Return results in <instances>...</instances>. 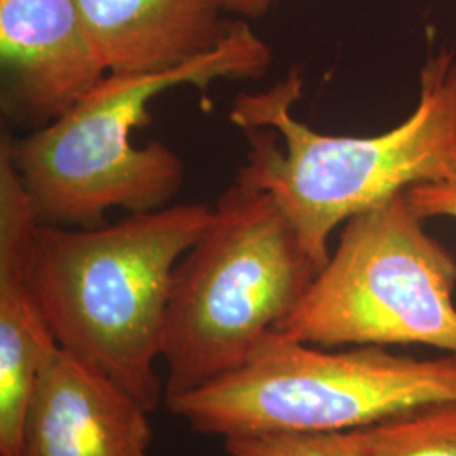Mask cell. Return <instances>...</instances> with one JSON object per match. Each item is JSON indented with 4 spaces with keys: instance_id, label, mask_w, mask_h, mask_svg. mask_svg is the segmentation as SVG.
<instances>
[{
    "instance_id": "cell-1",
    "label": "cell",
    "mask_w": 456,
    "mask_h": 456,
    "mask_svg": "<svg viewBox=\"0 0 456 456\" xmlns=\"http://www.w3.org/2000/svg\"><path fill=\"white\" fill-rule=\"evenodd\" d=\"M301 90L293 69L267 90L239 94L228 117L248 146L237 183L276 201L322 271L340 224L412 186L456 181V51L424 63L418 109L372 137L313 131L293 114Z\"/></svg>"
},
{
    "instance_id": "cell-2",
    "label": "cell",
    "mask_w": 456,
    "mask_h": 456,
    "mask_svg": "<svg viewBox=\"0 0 456 456\" xmlns=\"http://www.w3.org/2000/svg\"><path fill=\"white\" fill-rule=\"evenodd\" d=\"M269 46L245 20H233L216 48L158 73H109L68 114L22 137L4 135L41 224L95 228L114 208L144 213L169 207L184 184V163L163 142L134 146L151 120L149 103L184 85L205 92L216 80H257Z\"/></svg>"
},
{
    "instance_id": "cell-3",
    "label": "cell",
    "mask_w": 456,
    "mask_h": 456,
    "mask_svg": "<svg viewBox=\"0 0 456 456\" xmlns=\"http://www.w3.org/2000/svg\"><path fill=\"white\" fill-rule=\"evenodd\" d=\"M212 215L205 205H173L95 228L39 224L36 232L34 286L56 342L151 412L164 397L156 362L173 276Z\"/></svg>"
},
{
    "instance_id": "cell-4",
    "label": "cell",
    "mask_w": 456,
    "mask_h": 456,
    "mask_svg": "<svg viewBox=\"0 0 456 456\" xmlns=\"http://www.w3.org/2000/svg\"><path fill=\"white\" fill-rule=\"evenodd\" d=\"M318 273L271 196L230 186L173 276L163 348L166 403L240 367Z\"/></svg>"
},
{
    "instance_id": "cell-5",
    "label": "cell",
    "mask_w": 456,
    "mask_h": 456,
    "mask_svg": "<svg viewBox=\"0 0 456 456\" xmlns=\"http://www.w3.org/2000/svg\"><path fill=\"white\" fill-rule=\"evenodd\" d=\"M456 401V354L399 355L386 346L325 348L276 330L235 370L167 404L196 433L235 436L352 431Z\"/></svg>"
},
{
    "instance_id": "cell-6",
    "label": "cell",
    "mask_w": 456,
    "mask_h": 456,
    "mask_svg": "<svg viewBox=\"0 0 456 456\" xmlns=\"http://www.w3.org/2000/svg\"><path fill=\"white\" fill-rule=\"evenodd\" d=\"M423 220L406 191L346 220L337 250L276 331L325 348L456 354V257Z\"/></svg>"
},
{
    "instance_id": "cell-7",
    "label": "cell",
    "mask_w": 456,
    "mask_h": 456,
    "mask_svg": "<svg viewBox=\"0 0 456 456\" xmlns=\"http://www.w3.org/2000/svg\"><path fill=\"white\" fill-rule=\"evenodd\" d=\"M0 66L4 114L31 131L109 75L77 0H0Z\"/></svg>"
},
{
    "instance_id": "cell-8",
    "label": "cell",
    "mask_w": 456,
    "mask_h": 456,
    "mask_svg": "<svg viewBox=\"0 0 456 456\" xmlns=\"http://www.w3.org/2000/svg\"><path fill=\"white\" fill-rule=\"evenodd\" d=\"M149 414L110 377L58 346L36 379L17 456H149Z\"/></svg>"
},
{
    "instance_id": "cell-9",
    "label": "cell",
    "mask_w": 456,
    "mask_h": 456,
    "mask_svg": "<svg viewBox=\"0 0 456 456\" xmlns=\"http://www.w3.org/2000/svg\"><path fill=\"white\" fill-rule=\"evenodd\" d=\"M41 220L0 141V455L17 456L22 424L45 360L60 346L34 286Z\"/></svg>"
},
{
    "instance_id": "cell-10",
    "label": "cell",
    "mask_w": 456,
    "mask_h": 456,
    "mask_svg": "<svg viewBox=\"0 0 456 456\" xmlns=\"http://www.w3.org/2000/svg\"><path fill=\"white\" fill-rule=\"evenodd\" d=\"M109 73L190 63L230 33L227 0H77Z\"/></svg>"
},
{
    "instance_id": "cell-11",
    "label": "cell",
    "mask_w": 456,
    "mask_h": 456,
    "mask_svg": "<svg viewBox=\"0 0 456 456\" xmlns=\"http://www.w3.org/2000/svg\"><path fill=\"white\" fill-rule=\"evenodd\" d=\"M370 456H456V401L412 409L369 426Z\"/></svg>"
},
{
    "instance_id": "cell-12",
    "label": "cell",
    "mask_w": 456,
    "mask_h": 456,
    "mask_svg": "<svg viewBox=\"0 0 456 456\" xmlns=\"http://www.w3.org/2000/svg\"><path fill=\"white\" fill-rule=\"evenodd\" d=\"M228 456H370L369 428L352 431H282L224 438Z\"/></svg>"
},
{
    "instance_id": "cell-13",
    "label": "cell",
    "mask_w": 456,
    "mask_h": 456,
    "mask_svg": "<svg viewBox=\"0 0 456 456\" xmlns=\"http://www.w3.org/2000/svg\"><path fill=\"white\" fill-rule=\"evenodd\" d=\"M409 203L421 218L453 216L456 218V181L426 183L406 190Z\"/></svg>"
},
{
    "instance_id": "cell-14",
    "label": "cell",
    "mask_w": 456,
    "mask_h": 456,
    "mask_svg": "<svg viewBox=\"0 0 456 456\" xmlns=\"http://www.w3.org/2000/svg\"><path fill=\"white\" fill-rule=\"evenodd\" d=\"M276 0H227L228 12L247 17V19H259L267 14Z\"/></svg>"
}]
</instances>
